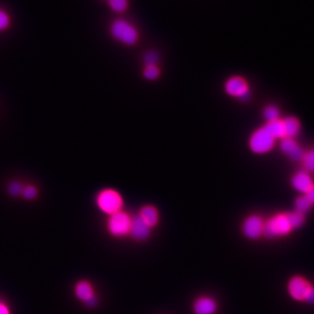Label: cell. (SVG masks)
Wrapping results in <instances>:
<instances>
[{"instance_id": "cell-1", "label": "cell", "mask_w": 314, "mask_h": 314, "mask_svg": "<svg viewBox=\"0 0 314 314\" xmlns=\"http://www.w3.org/2000/svg\"><path fill=\"white\" fill-rule=\"evenodd\" d=\"M304 215L298 212L281 213L265 221L264 237L269 239L283 238L304 224Z\"/></svg>"}, {"instance_id": "cell-2", "label": "cell", "mask_w": 314, "mask_h": 314, "mask_svg": "<svg viewBox=\"0 0 314 314\" xmlns=\"http://www.w3.org/2000/svg\"><path fill=\"white\" fill-rule=\"evenodd\" d=\"M95 204L99 212L107 216L123 211L124 201L119 192L114 188H104L96 195Z\"/></svg>"}, {"instance_id": "cell-3", "label": "cell", "mask_w": 314, "mask_h": 314, "mask_svg": "<svg viewBox=\"0 0 314 314\" xmlns=\"http://www.w3.org/2000/svg\"><path fill=\"white\" fill-rule=\"evenodd\" d=\"M133 216L128 212L121 211L109 216L107 220L106 230L109 235L116 239L128 238L130 232Z\"/></svg>"}, {"instance_id": "cell-4", "label": "cell", "mask_w": 314, "mask_h": 314, "mask_svg": "<svg viewBox=\"0 0 314 314\" xmlns=\"http://www.w3.org/2000/svg\"><path fill=\"white\" fill-rule=\"evenodd\" d=\"M275 139L265 126L257 129L249 140V147L251 151L257 155H264L270 152L274 147Z\"/></svg>"}, {"instance_id": "cell-5", "label": "cell", "mask_w": 314, "mask_h": 314, "mask_svg": "<svg viewBox=\"0 0 314 314\" xmlns=\"http://www.w3.org/2000/svg\"><path fill=\"white\" fill-rule=\"evenodd\" d=\"M264 225L265 220L260 216H248L242 222V235L249 241H257L264 237Z\"/></svg>"}, {"instance_id": "cell-6", "label": "cell", "mask_w": 314, "mask_h": 314, "mask_svg": "<svg viewBox=\"0 0 314 314\" xmlns=\"http://www.w3.org/2000/svg\"><path fill=\"white\" fill-rule=\"evenodd\" d=\"M111 33L116 40L128 46H132L138 40V33L135 27L124 20H116L114 22Z\"/></svg>"}, {"instance_id": "cell-7", "label": "cell", "mask_w": 314, "mask_h": 314, "mask_svg": "<svg viewBox=\"0 0 314 314\" xmlns=\"http://www.w3.org/2000/svg\"><path fill=\"white\" fill-rule=\"evenodd\" d=\"M225 93L233 98L247 100L250 98V86L245 78L241 76L231 77L225 84Z\"/></svg>"}, {"instance_id": "cell-8", "label": "cell", "mask_w": 314, "mask_h": 314, "mask_svg": "<svg viewBox=\"0 0 314 314\" xmlns=\"http://www.w3.org/2000/svg\"><path fill=\"white\" fill-rule=\"evenodd\" d=\"M312 287L313 286L304 278L293 277L288 282L287 291L294 300L305 301Z\"/></svg>"}, {"instance_id": "cell-9", "label": "cell", "mask_w": 314, "mask_h": 314, "mask_svg": "<svg viewBox=\"0 0 314 314\" xmlns=\"http://www.w3.org/2000/svg\"><path fill=\"white\" fill-rule=\"evenodd\" d=\"M219 310V301L211 295H200L192 302L193 314H217Z\"/></svg>"}, {"instance_id": "cell-10", "label": "cell", "mask_w": 314, "mask_h": 314, "mask_svg": "<svg viewBox=\"0 0 314 314\" xmlns=\"http://www.w3.org/2000/svg\"><path fill=\"white\" fill-rule=\"evenodd\" d=\"M74 294L79 301L88 306L93 307L98 304L93 284L86 280H80L74 286Z\"/></svg>"}, {"instance_id": "cell-11", "label": "cell", "mask_w": 314, "mask_h": 314, "mask_svg": "<svg viewBox=\"0 0 314 314\" xmlns=\"http://www.w3.org/2000/svg\"><path fill=\"white\" fill-rule=\"evenodd\" d=\"M152 232L153 229L150 228L149 225H146L139 216L133 217L129 238L137 243H144L149 240L152 235Z\"/></svg>"}, {"instance_id": "cell-12", "label": "cell", "mask_w": 314, "mask_h": 314, "mask_svg": "<svg viewBox=\"0 0 314 314\" xmlns=\"http://www.w3.org/2000/svg\"><path fill=\"white\" fill-rule=\"evenodd\" d=\"M138 216L146 225H149L153 230L156 228L160 224V213L154 205L148 204L142 207Z\"/></svg>"}, {"instance_id": "cell-13", "label": "cell", "mask_w": 314, "mask_h": 314, "mask_svg": "<svg viewBox=\"0 0 314 314\" xmlns=\"http://www.w3.org/2000/svg\"><path fill=\"white\" fill-rule=\"evenodd\" d=\"M280 148L282 151L292 161H299L304 156L303 149L293 139L283 138L280 143Z\"/></svg>"}, {"instance_id": "cell-14", "label": "cell", "mask_w": 314, "mask_h": 314, "mask_svg": "<svg viewBox=\"0 0 314 314\" xmlns=\"http://www.w3.org/2000/svg\"><path fill=\"white\" fill-rule=\"evenodd\" d=\"M291 185L297 191L305 194L313 186V183L307 172L300 171L295 174L291 179Z\"/></svg>"}, {"instance_id": "cell-15", "label": "cell", "mask_w": 314, "mask_h": 314, "mask_svg": "<svg viewBox=\"0 0 314 314\" xmlns=\"http://www.w3.org/2000/svg\"><path fill=\"white\" fill-rule=\"evenodd\" d=\"M284 126V138L293 139L299 132V123L294 117H287L282 121Z\"/></svg>"}, {"instance_id": "cell-16", "label": "cell", "mask_w": 314, "mask_h": 314, "mask_svg": "<svg viewBox=\"0 0 314 314\" xmlns=\"http://www.w3.org/2000/svg\"><path fill=\"white\" fill-rule=\"evenodd\" d=\"M265 127L267 129L268 131L273 136L275 139L284 138V126H283V123L280 120L271 122V123H267Z\"/></svg>"}, {"instance_id": "cell-17", "label": "cell", "mask_w": 314, "mask_h": 314, "mask_svg": "<svg viewBox=\"0 0 314 314\" xmlns=\"http://www.w3.org/2000/svg\"><path fill=\"white\" fill-rule=\"evenodd\" d=\"M311 205L312 204L310 202V201L304 195L297 198L296 202H295V208H296V212L301 213V214H304V212H308L310 210Z\"/></svg>"}, {"instance_id": "cell-18", "label": "cell", "mask_w": 314, "mask_h": 314, "mask_svg": "<svg viewBox=\"0 0 314 314\" xmlns=\"http://www.w3.org/2000/svg\"><path fill=\"white\" fill-rule=\"evenodd\" d=\"M301 160L305 170L309 172H314V149L304 153V156Z\"/></svg>"}, {"instance_id": "cell-19", "label": "cell", "mask_w": 314, "mask_h": 314, "mask_svg": "<svg viewBox=\"0 0 314 314\" xmlns=\"http://www.w3.org/2000/svg\"><path fill=\"white\" fill-rule=\"evenodd\" d=\"M264 117L267 121V123H271L278 121L279 118V110L275 106H268L264 110Z\"/></svg>"}, {"instance_id": "cell-20", "label": "cell", "mask_w": 314, "mask_h": 314, "mask_svg": "<svg viewBox=\"0 0 314 314\" xmlns=\"http://www.w3.org/2000/svg\"><path fill=\"white\" fill-rule=\"evenodd\" d=\"M38 195H39V191H38V188L35 186H24L22 194H21V196L23 198L28 200V201H32V200L37 198Z\"/></svg>"}, {"instance_id": "cell-21", "label": "cell", "mask_w": 314, "mask_h": 314, "mask_svg": "<svg viewBox=\"0 0 314 314\" xmlns=\"http://www.w3.org/2000/svg\"><path fill=\"white\" fill-rule=\"evenodd\" d=\"M160 70L156 66H146L143 71V77L148 80H155L160 76Z\"/></svg>"}, {"instance_id": "cell-22", "label": "cell", "mask_w": 314, "mask_h": 314, "mask_svg": "<svg viewBox=\"0 0 314 314\" xmlns=\"http://www.w3.org/2000/svg\"><path fill=\"white\" fill-rule=\"evenodd\" d=\"M24 186L19 182H13L9 183L7 187L8 194L12 196H20L22 194Z\"/></svg>"}, {"instance_id": "cell-23", "label": "cell", "mask_w": 314, "mask_h": 314, "mask_svg": "<svg viewBox=\"0 0 314 314\" xmlns=\"http://www.w3.org/2000/svg\"><path fill=\"white\" fill-rule=\"evenodd\" d=\"M110 5L115 12L122 13L127 8L128 2L127 0H110Z\"/></svg>"}, {"instance_id": "cell-24", "label": "cell", "mask_w": 314, "mask_h": 314, "mask_svg": "<svg viewBox=\"0 0 314 314\" xmlns=\"http://www.w3.org/2000/svg\"><path fill=\"white\" fill-rule=\"evenodd\" d=\"M158 54L155 52H149L144 56L146 66H156V63L158 62Z\"/></svg>"}, {"instance_id": "cell-25", "label": "cell", "mask_w": 314, "mask_h": 314, "mask_svg": "<svg viewBox=\"0 0 314 314\" xmlns=\"http://www.w3.org/2000/svg\"><path fill=\"white\" fill-rule=\"evenodd\" d=\"M9 26V18L2 11H0V30L6 29Z\"/></svg>"}, {"instance_id": "cell-26", "label": "cell", "mask_w": 314, "mask_h": 314, "mask_svg": "<svg viewBox=\"0 0 314 314\" xmlns=\"http://www.w3.org/2000/svg\"><path fill=\"white\" fill-rule=\"evenodd\" d=\"M304 195L306 196V198L310 201L311 204H313L314 203V185L311 187L309 190H308Z\"/></svg>"}, {"instance_id": "cell-27", "label": "cell", "mask_w": 314, "mask_h": 314, "mask_svg": "<svg viewBox=\"0 0 314 314\" xmlns=\"http://www.w3.org/2000/svg\"><path fill=\"white\" fill-rule=\"evenodd\" d=\"M0 314H11L10 309L2 302H0Z\"/></svg>"}, {"instance_id": "cell-28", "label": "cell", "mask_w": 314, "mask_h": 314, "mask_svg": "<svg viewBox=\"0 0 314 314\" xmlns=\"http://www.w3.org/2000/svg\"><path fill=\"white\" fill-rule=\"evenodd\" d=\"M305 301L308 302V303H311V304L314 303V287H312V289H311V291H310V293L308 295L307 298H306V300Z\"/></svg>"}]
</instances>
